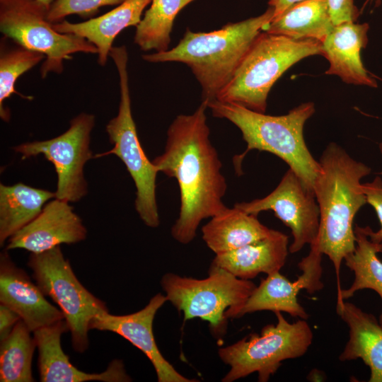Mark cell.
<instances>
[{
  "label": "cell",
  "mask_w": 382,
  "mask_h": 382,
  "mask_svg": "<svg viewBox=\"0 0 382 382\" xmlns=\"http://www.w3.org/2000/svg\"><path fill=\"white\" fill-rule=\"evenodd\" d=\"M207 108L203 100L192 114L178 115L168 129L163 153L152 161L158 172L178 182L180 211L171 235L182 244L192 241L202 220L226 207L227 183L209 139Z\"/></svg>",
  "instance_id": "obj_1"
},
{
  "label": "cell",
  "mask_w": 382,
  "mask_h": 382,
  "mask_svg": "<svg viewBox=\"0 0 382 382\" xmlns=\"http://www.w3.org/2000/svg\"><path fill=\"white\" fill-rule=\"evenodd\" d=\"M319 163L320 170L313 191L320 209V228L313 244L332 262L338 294L342 289V261L356 247L353 220L366 203L360 180L371 168L333 142L323 151Z\"/></svg>",
  "instance_id": "obj_2"
},
{
  "label": "cell",
  "mask_w": 382,
  "mask_h": 382,
  "mask_svg": "<svg viewBox=\"0 0 382 382\" xmlns=\"http://www.w3.org/2000/svg\"><path fill=\"white\" fill-rule=\"evenodd\" d=\"M274 8L237 23H228L219 30L192 32L187 29L173 48L142 55L151 63L177 62L188 66L202 88V101L216 99L233 76L251 45L270 22Z\"/></svg>",
  "instance_id": "obj_3"
},
{
  "label": "cell",
  "mask_w": 382,
  "mask_h": 382,
  "mask_svg": "<svg viewBox=\"0 0 382 382\" xmlns=\"http://www.w3.org/2000/svg\"><path fill=\"white\" fill-rule=\"evenodd\" d=\"M207 103L212 115L235 125L247 144L245 151L233 158L236 170L241 171V163L251 150L267 151L283 160L313 191L320 166L309 151L303 137L305 122L315 112L313 103H302L288 114L279 116L267 115L216 99Z\"/></svg>",
  "instance_id": "obj_4"
},
{
  "label": "cell",
  "mask_w": 382,
  "mask_h": 382,
  "mask_svg": "<svg viewBox=\"0 0 382 382\" xmlns=\"http://www.w3.org/2000/svg\"><path fill=\"white\" fill-rule=\"evenodd\" d=\"M322 42L261 32L216 100L265 113L277 80L302 59L322 54Z\"/></svg>",
  "instance_id": "obj_5"
},
{
  "label": "cell",
  "mask_w": 382,
  "mask_h": 382,
  "mask_svg": "<svg viewBox=\"0 0 382 382\" xmlns=\"http://www.w3.org/2000/svg\"><path fill=\"white\" fill-rule=\"evenodd\" d=\"M161 285L184 320L199 318L209 323L212 334L220 338L226 334L228 319L237 318L256 285L238 278L226 270L210 266L209 276L199 279L169 272Z\"/></svg>",
  "instance_id": "obj_6"
},
{
  "label": "cell",
  "mask_w": 382,
  "mask_h": 382,
  "mask_svg": "<svg viewBox=\"0 0 382 382\" xmlns=\"http://www.w3.org/2000/svg\"><path fill=\"white\" fill-rule=\"evenodd\" d=\"M109 57L118 72L120 100L117 115L105 127L113 147L108 151L96 154V157L115 154L123 162L137 188L136 211L145 225L156 228L160 224L156 195V177L159 172L141 147L132 117L126 47H112Z\"/></svg>",
  "instance_id": "obj_7"
},
{
  "label": "cell",
  "mask_w": 382,
  "mask_h": 382,
  "mask_svg": "<svg viewBox=\"0 0 382 382\" xmlns=\"http://www.w3.org/2000/svg\"><path fill=\"white\" fill-rule=\"evenodd\" d=\"M276 325L265 326L260 333H251L236 343L219 349L222 361L230 366L223 382H232L257 372L258 381L267 382L286 359L302 357L313 341L306 320L289 323L282 312L274 313Z\"/></svg>",
  "instance_id": "obj_8"
},
{
  "label": "cell",
  "mask_w": 382,
  "mask_h": 382,
  "mask_svg": "<svg viewBox=\"0 0 382 382\" xmlns=\"http://www.w3.org/2000/svg\"><path fill=\"white\" fill-rule=\"evenodd\" d=\"M48 8L37 0H0V31L18 44L45 55L40 76L61 74L64 62L79 52L96 54L94 45L74 34L57 31L47 18Z\"/></svg>",
  "instance_id": "obj_9"
},
{
  "label": "cell",
  "mask_w": 382,
  "mask_h": 382,
  "mask_svg": "<svg viewBox=\"0 0 382 382\" xmlns=\"http://www.w3.org/2000/svg\"><path fill=\"white\" fill-rule=\"evenodd\" d=\"M28 266L44 295L52 299L63 313L74 351H86L91 320L97 314L108 311L105 302L79 282L69 260L64 257L60 245L31 253Z\"/></svg>",
  "instance_id": "obj_10"
},
{
  "label": "cell",
  "mask_w": 382,
  "mask_h": 382,
  "mask_svg": "<svg viewBox=\"0 0 382 382\" xmlns=\"http://www.w3.org/2000/svg\"><path fill=\"white\" fill-rule=\"evenodd\" d=\"M95 122V115L81 112L70 121L69 129L62 134L47 140L23 143L13 149L21 154L23 160L42 155L50 161L57 175L55 198L76 202L88 192L83 168L93 158L89 146Z\"/></svg>",
  "instance_id": "obj_11"
},
{
  "label": "cell",
  "mask_w": 382,
  "mask_h": 382,
  "mask_svg": "<svg viewBox=\"0 0 382 382\" xmlns=\"http://www.w3.org/2000/svg\"><path fill=\"white\" fill-rule=\"evenodd\" d=\"M233 206L255 215L262 211H273L275 216L291 231L290 253L300 251L306 244L313 245L317 239L320 209L315 193L291 168L268 195L250 202H236Z\"/></svg>",
  "instance_id": "obj_12"
},
{
  "label": "cell",
  "mask_w": 382,
  "mask_h": 382,
  "mask_svg": "<svg viewBox=\"0 0 382 382\" xmlns=\"http://www.w3.org/2000/svg\"><path fill=\"white\" fill-rule=\"evenodd\" d=\"M310 246L308 255L298 265L302 273L295 281L291 282L279 272L267 274L241 308L237 318L256 311H270L285 312L292 317L307 320L308 315L299 303L297 295L302 289L313 294L323 288L321 281L323 254L316 245Z\"/></svg>",
  "instance_id": "obj_13"
},
{
  "label": "cell",
  "mask_w": 382,
  "mask_h": 382,
  "mask_svg": "<svg viewBox=\"0 0 382 382\" xmlns=\"http://www.w3.org/2000/svg\"><path fill=\"white\" fill-rule=\"evenodd\" d=\"M167 301L166 295H154L142 309L127 315L97 314L90 329L120 335L140 349L153 364L158 382H193L180 374L161 353L153 332V323L158 309Z\"/></svg>",
  "instance_id": "obj_14"
},
{
  "label": "cell",
  "mask_w": 382,
  "mask_h": 382,
  "mask_svg": "<svg viewBox=\"0 0 382 382\" xmlns=\"http://www.w3.org/2000/svg\"><path fill=\"white\" fill-rule=\"evenodd\" d=\"M87 230L69 202L55 198L40 214L11 236L6 250L24 249L39 253L61 244H74L86 238Z\"/></svg>",
  "instance_id": "obj_15"
},
{
  "label": "cell",
  "mask_w": 382,
  "mask_h": 382,
  "mask_svg": "<svg viewBox=\"0 0 382 382\" xmlns=\"http://www.w3.org/2000/svg\"><path fill=\"white\" fill-rule=\"evenodd\" d=\"M63 319L33 332L38 350V369L42 382H104L131 381L121 360L112 361L105 371L99 374L86 373L78 369L69 360L61 345V337L69 331Z\"/></svg>",
  "instance_id": "obj_16"
},
{
  "label": "cell",
  "mask_w": 382,
  "mask_h": 382,
  "mask_svg": "<svg viewBox=\"0 0 382 382\" xmlns=\"http://www.w3.org/2000/svg\"><path fill=\"white\" fill-rule=\"evenodd\" d=\"M0 303L16 312L31 332L64 319L6 251L0 255Z\"/></svg>",
  "instance_id": "obj_17"
},
{
  "label": "cell",
  "mask_w": 382,
  "mask_h": 382,
  "mask_svg": "<svg viewBox=\"0 0 382 382\" xmlns=\"http://www.w3.org/2000/svg\"><path fill=\"white\" fill-rule=\"evenodd\" d=\"M368 23L346 22L334 25L322 42V55L329 62L326 74L337 75L347 83L377 87L364 68L361 51L368 44Z\"/></svg>",
  "instance_id": "obj_18"
},
{
  "label": "cell",
  "mask_w": 382,
  "mask_h": 382,
  "mask_svg": "<svg viewBox=\"0 0 382 382\" xmlns=\"http://www.w3.org/2000/svg\"><path fill=\"white\" fill-rule=\"evenodd\" d=\"M151 2V0H126L98 17L76 23L64 20L53 26L61 33L79 35L94 45L98 51V63L103 66L115 37L125 28L137 26L140 23L145 8Z\"/></svg>",
  "instance_id": "obj_19"
},
{
  "label": "cell",
  "mask_w": 382,
  "mask_h": 382,
  "mask_svg": "<svg viewBox=\"0 0 382 382\" xmlns=\"http://www.w3.org/2000/svg\"><path fill=\"white\" fill-rule=\"evenodd\" d=\"M289 237L273 230L270 236L236 250L216 254L212 267L226 270L235 277L250 280L259 274L267 275L279 270L289 253Z\"/></svg>",
  "instance_id": "obj_20"
},
{
  "label": "cell",
  "mask_w": 382,
  "mask_h": 382,
  "mask_svg": "<svg viewBox=\"0 0 382 382\" xmlns=\"http://www.w3.org/2000/svg\"><path fill=\"white\" fill-rule=\"evenodd\" d=\"M336 311L349 328V340L341 361L361 359L370 368V382H382V325L374 316L352 303L337 301Z\"/></svg>",
  "instance_id": "obj_21"
},
{
  "label": "cell",
  "mask_w": 382,
  "mask_h": 382,
  "mask_svg": "<svg viewBox=\"0 0 382 382\" xmlns=\"http://www.w3.org/2000/svg\"><path fill=\"white\" fill-rule=\"evenodd\" d=\"M272 231L258 220L257 215L235 206L226 207L202 228L203 241L216 255L260 241Z\"/></svg>",
  "instance_id": "obj_22"
},
{
  "label": "cell",
  "mask_w": 382,
  "mask_h": 382,
  "mask_svg": "<svg viewBox=\"0 0 382 382\" xmlns=\"http://www.w3.org/2000/svg\"><path fill=\"white\" fill-rule=\"evenodd\" d=\"M333 27L327 0H304L264 25L262 31L294 40L313 39L322 42Z\"/></svg>",
  "instance_id": "obj_23"
},
{
  "label": "cell",
  "mask_w": 382,
  "mask_h": 382,
  "mask_svg": "<svg viewBox=\"0 0 382 382\" xmlns=\"http://www.w3.org/2000/svg\"><path fill=\"white\" fill-rule=\"evenodd\" d=\"M55 192L22 183L0 184V245L35 219Z\"/></svg>",
  "instance_id": "obj_24"
},
{
  "label": "cell",
  "mask_w": 382,
  "mask_h": 382,
  "mask_svg": "<svg viewBox=\"0 0 382 382\" xmlns=\"http://www.w3.org/2000/svg\"><path fill=\"white\" fill-rule=\"evenodd\" d=\"M356 247L345 258L346 266L354 274L352 284L341 289L337 294V301L351 298L357 291L369 289L374 290L382 300V262L377 254L382 253V243L371 240L367 226L357 224L354 228ZM382 325V313L380 316Z\"/></svg>",
  "instance_id": "obj_25"
},
{
  "label": "cell",
  "mask_w": 382,
  "mask_h": 382,
  "mask_svg": "<svg viewBox=\"0 0 382 382\" xmlns=\"http://www.w3.org/2000/svg\"><path fill=\"white\" fill-rule=\"evenodd\" d=\"M195 0H151L150 7L136 26L134 42L144 52L168 50L174 21Z\"/></svg>",
  "instance_id": "obj_26"
},
{
  "label": "cell",
  "mask_w": 382,
  "mask_h": 382,
  "mask_svg": "<svg viewBox=\"0 0 382 382\" xmlns=\"http://www.w3.org/2000/svg\"><path fill=\"white\" fill-rule=\"evenodd\" d=\"M9 41L4 35L0 42V117L6 122L11 117L10 110L4 106L6 99L17 94L25 100H33L32 96H23L16 90L17 79L45 59V54Z\"/></svg>",
  "instance_id": "obj_27"
},
{
  "label": "cell",
  "mask_w": 382,
  "mask_h": 382,
  "mask_svg": "<svg viewBox=\"0 0 382 382\" xmlns=\"http://www.w3.org/2000/svg\"><path fill=\"white\" fill-rule=\"evenodd\" d=\"M22 320L0 345V381L33 382L32 360L36 346Z\"/></svg>",
  "instance_id": "obj_28"
},
{
  "label": "cell",
  "mask_w": 382,
  "mask_h": 382,
  "mask_svg": "<svg viewBox=\"0 0 382 382\" xmlns=\"http://www.w3.org/2000/svg\"><path fill=\"white\" fill-rule=\"evenodd\" d=\"M126 0H55L48 9L47 18L57 23L71 15L88 18L96 16L101 7L117 6Z\"/></svg>",
  "instance_id": "obj_29"
},
{
  "label": "cell",
  "mask_w": 382,
  "mask_h": 382,
  "mask_svg": "<svg viewBox=\"0 0 382 382\" xmlns=\"http://www.w3.org/2000/svg\"><path fill=\"white\" fill-rule=\"evenodd\" d=\"M361 188L366 195V203L374 208L381 225L376 232L367 226L368 234L371 241L382 243V180L377 176L372 182L361 184Z\"/></svg>",
  "instance_id": "obj_30"
},
{
  "label": "cell",
  "mask_w": 382,
  "mask_h": 382,
  "mask_svg": "<svg viewBox=\"0 0 382 382\" xmlns=\"http://www.w3.org/2000/svg\"><path fill=\"white\" fill-rule=\"evenodd\" d=\"M329 13L334 25L346 22H355L359 11L354 0H327Z\"/></svg>",
  "instance_id": "obj_31"
},
{
  "label": "cell",
  "mask_w": 382,
  "mask_h": 382,
  "mask_svg": "<svg viewBox=\"0 0 382 382\" xmlns=\"http://www.w3.org/2000/svg\"><path fill=\"white\" fill-rule=\"evenodd\" d=\"M20 320L21 318L16 312L4 304H0V341L8 336Z\"/></svg>",
  "instance_id": "obj_32"
},
{
  "label": "cell",
  "mask_w": 382,
  "mask_h": 382,
  "mask_svg": "<svg viewBox=\"0 0 382 382\" xmlns=\"http://www.w3.org/2000/svg\"><path fill=\"white\" fill-rule=\"evenodd\" d=\"M302 1L304 0H269V6L274 8V15L272 19L279 16L289 7Z\"/></svg>",
  "instance_id": "obj_33"
},
{
  "label": "cell",
  "mask_w": 382,
  "mask_h": 382,
  "mask_svg": "<svg viewBox=\"0 0 382 382\" xmlns=\"http://www.w3.org/2000/svg\"><path fill=\"white\" fill-rule=\"evenodd\" d=\"M44 5H45L48 8L51 6V4L55 1V0H37Z\"/></svg>",
  "instance_id": "obj_34"
},
{
  "label": "cell",
  "mask_w": 382,
  "mask_h": 382,
  "mask_svg": "<svg viewBox=\"0 0 382 382\" xmlns=\"http://www.w3.org/2000/svg\"><path fill=\"white\" fill-rule=\"evenodd\" d=\"M379 149H380V151L382 154V143L379 144ZM381 174H382V172H381Z\"/></svg>",
  "instance_id": "obj_35"
},
{
  "label": "cell",
  "mask_w": 382,
  "mask_h": 382,
  "mask_svg": "<svg viewBox=\"0 0 382 382\" xmlns=\"http://www.w3.org/2000/svg\"><path fill=\"white\" fill-rule=\"evenodd\" d=\"M372 1V0H367L366 2H367V1Z\"/></svg>",
  "instance_id": "obj_36"
}]
</instances>
